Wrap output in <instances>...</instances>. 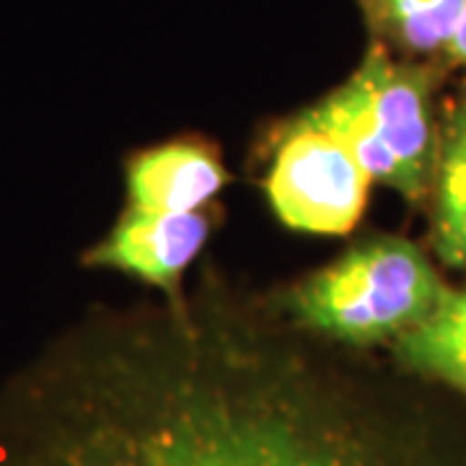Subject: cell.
Listing matches in <instances>:
<instances>
[{
	"mask_svg": "<svg viewBox=\"0 0 466 466\" xmlns=\"http://www.w3.org/2000/svg\"><path fill=\"white\" fill-rule=\"evenodd\" d=\"M0 466H466V401L202 269L96 303L0 379Z\"/></svg>",
	"mask_w": 466,
	"mask_h": 466,
	"instance_id": "cell-1",
	"label": "cell"
},
{
	"mask_svg": "<svg viewBox=\"0 0 466 466\" xmlns=\"http://www.w3.org/2000/svg\"><path fill=\"white\" fill-rule=\"evenodd\" d=\"M443 70L370 42L348 78L300 115L337 135L370 182L422 205L431 200L441 156L443 116L435 94Z\"/></svg>",
	"mask_w": 466,
	"mask_h": 466,
	"instance_id": "cell-2",
	"label": "cell"
},
{
	"mask_svg": "<svg viewBox=\"0 0 466 466\" xmlns=\"http://www.w3.org/2000/svg\"><path fill=\"white\" fill-rule=\"evenodd\" d=\"M431 257L401 236H370L299 283L278 288L275 306L296 327L355 350L389 348L443 299Z\"/></svg>",
	"mask_w": 466,
	"mask_h": 466,
	"instance_id": "cell-3",
	"label": "cell"
},
{
	"mask_svg": "<svg viewBox=\"0 0 466 466\" xmlns=\"http://www.w3.org/2000/svg\"><path fill=\"white\" fill-rule=\"evenodd\" d=\"M272 135L265 177L272 213L293 231L348 236L366 213L373 184L352 150L300 112Z\"/></svg>",
	"mask_w": 466,
	"mask_h": 466,
	"instance_id": "cell-4",
	"label": "cell"
},
{
	"mask_svg": "<svg viewBox=\"0 0 466 466\" xmlns=\"http://www.w3.org/2000/svg\"><path fill=\"white\" fill-rule=\"evenodd\" d=\"M213 233V213H146L127 208L115 226L81 254V265L112 269L143 280L158 296L177 299L184 293V275L200 259Z\"/></svg>",
	"mask_w": 466,
	"mask_h": 466,
	"instance_id": "cell-5",
	"label": "cell"
},
{
	"mask_svg": "<svg viewBox=\"0 0 466 466\" xmlns=\"http://www.w3.org/2000/svg\"><path fill=\"white\" fill-rule=\"evenodd\" d=\"M228 179L218 148L202 137L168 140L135 153L125 164L127 208L146 213L208 210Z\"/></svg>",
	"mask_w": 466,
	"mask_h": 466,
	"instance_id": "cell-6",
	"label": "cell"
},
{
	"mask_svg": "<svg viewBox=\"0 0 466 466\" xmlns=\"http://www.w3.org/2000/svg\"><path fill=\"white\" fill-rule=\"evenodd\" d=\"M370 42L397 57L449 70L466 0H358Z\"/></svg>",
	"mask_w": 466,
	"mask_h": 466,
	"instance_id": "cell-7",
	"label": "cell"
},
{
	"mask_svg": "<svg viewBox=\"0 0 466 466\" xmlns=\"http://www.w3.org/2000/svg\"><path fill=\"white\" fill-rule=\"evenodd\" d=\"M389 358L466 401V285H449L433 311L389 345Z\"/></svg>",
	"mask_w": 466,
	"mask_h": 466,
	"instance_id": "cell-8",
	"label": "cell"
},
{
	"mask_svg": "<svg viewBox=\"0 0 466 466\" xmlns=\"http://www.w3.org/2000/svg\"><path fill=\"white\" fill-rule=\"evenodd\" d=\"M428 202L431 249L441 265L466 269V91L443 115L441 156Z\"/></svg>",
	"mask_w": 466,
	"mask_h": 466,
	"instance_id": "cell-9",
	"label": "cell"
},
{
	"mask_svg": "<svg viewBox=\"0 0 466 466\" xmlns=\"http://www.w3.org/2000/svg\"><path fill=\"white\" fill-rule=\"evenodd\" d=\"M449 67H464L466 70V5L464 16H461V26H459V34H456L453 47L449 52Z\"/></svg>",
	"mask_w": 466,
	"mask_h": 466,
	"instance_id": "cell-10",
	"label": "cell"
}]
</instances>
